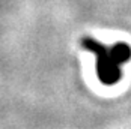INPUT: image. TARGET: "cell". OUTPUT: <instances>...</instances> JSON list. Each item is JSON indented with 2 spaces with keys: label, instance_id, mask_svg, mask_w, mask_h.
I'll use <instances>...</instances> for the list:
<instances>
[{
  "label": "cell",
  "instance_id": "obj_1",
  "mask_svg": "<svg viewBox=\"0 0 131 129\" xmlns=\"http://www.w3.org/2000/svg\"><path fill=\"white\" fill-rule=\"evenodd\" d=\"M83 50L95 54V71L101 84L112 87L118 84L122 78V64L131 60V47L125 42H118L113 45H104L92 36L81 38Z\"/></svg>",
  "mask_w": 131,
  "mask_h": 129
}]
</instances>
